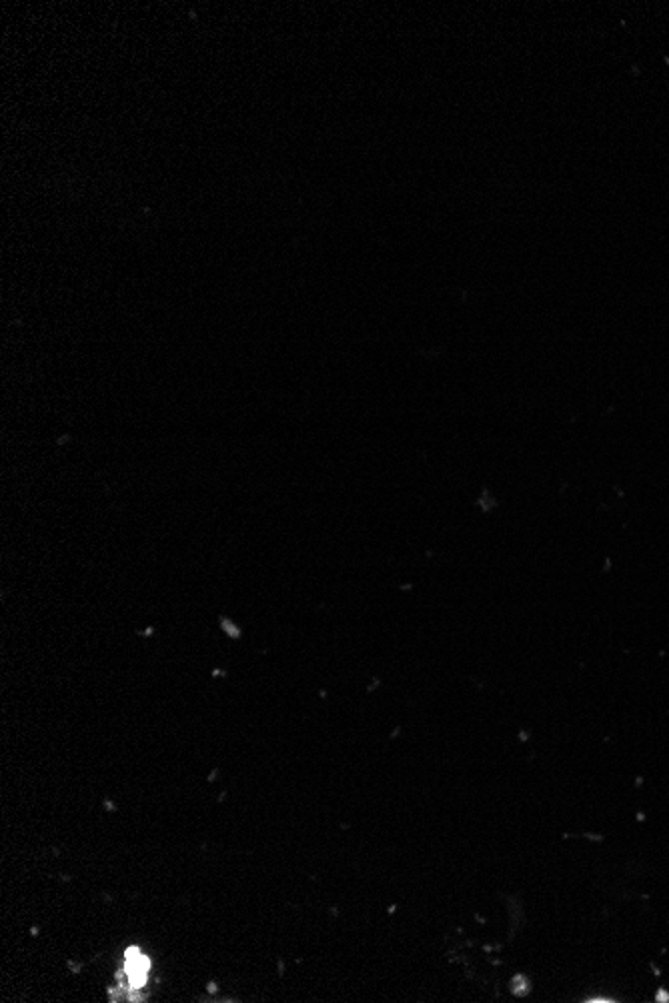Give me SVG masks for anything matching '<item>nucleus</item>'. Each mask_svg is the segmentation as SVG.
Segmentation results:
<instances>
[{"mask_svg":"<svg viewBox=\"0 0 669 1003\" xmlns=\"http://www.w3.org/2000/svg\"><path fill=\"white\" fill-rule=\"evenodd\" d=\"M149 971H151V959L147 955H143L141 949L131 947L127 951V959H125V973H127L129 985L133 989L145 987Z\"/></svg>","mask_w":669,"mask_h":1003,"instance_id":"nucleus-1","label":"nucleus"}]
</instances>
